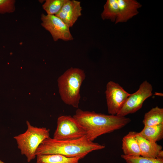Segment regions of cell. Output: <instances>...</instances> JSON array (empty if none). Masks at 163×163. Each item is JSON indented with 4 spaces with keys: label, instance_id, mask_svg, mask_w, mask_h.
<instances>
[{
    "label": "cell",
    "instance_id": "1",
    "mask_svg": "<svg viewBox=\"0 0 163 163\" xmlns=\"http://www.w3.org/2000/svg\"><path fill=\"white\" fill-rule=\"evenodd\" d=\"M73 117L84 130L88 139L92 142L100 136L123 127L131 121L130 118L125 117L107 115L79 108Z\"/></svg>",
    "mask_w": 163,
    "mask_h": 163
},
{
    "label": "cell",
    "instance_id": "2",
    "mask_svg": "<svg viewBox=\"0 0 163 163\" xmlns=\"http://www.w3.org/2000/svg\"><path fill=\"white\" fill-rule=\"evenodd\" d=\"M104 145L89 140L85 136L72 140H60L50 137L45 139L36 152L38 155L57 154L68 158L80 157L82 159L94 151L104 149Z\"/></svg>",
    "mask_w": 163,
    "mask_h": 163
},
{
    "label": "cell",
    "instance_id": "3",
    "mask_svg": "<svg viewBox=\"0 0 163 163\" xmlns=\"http://www.w3.org/2000/svg\"><path fill=\"white\" fill-rule=\"evenodd\" d=\"M85 77L83 70L71 67L59 77L57 82L59 93L65 104L78 108L80 88Z\"/></svg>",
    "mask_w": 163,
    "mask_h": 163
},
{
    "label": "cell",
    "instance_id": "4",
    "mask_svg": "<svg viewBox=\"0 0 163 163\" xmlns=\"http://www.w3.org/2000/svg\"><path fill=\"white\" fill-rule=\"evenodd\" d=\"M26 123V130L13 138L21 154L26 157L29 162L36 157V152L40 145L50 137V130L46 127L34 126L28 120Z\"/></svg>",
    "mask_w": 163,
    "mask_h": 163
},
{
    "label": "cell",
    "instance_id": "5",
    "mask_svg": "<svg viewBox=\"0 0 163 163\" xmlns=\"http://www.w3.org/2000/svg\"><path fill=\"white\" fill-rule=\"evenodd\" d=\"M142 5L134 0H107L101 14L103 20L109 19L115 24L124 22L138 13Z\"/></svg>",
    "mask_w": 163,
    "mask_h": 163
},
{
    "label": "cell",
    "instance_id": "6",
    "mask_svg": "<svg viewBox=\"0 0 163 163\" xmlns=\"http://www.w3.org/2000/svg\"><path fill=\"white\" fill-rule=\"evenodd\" d=\"M85 136L84 130L73 116L62 115L58 118L53 139L60 140H72Z\"/></svg>",
    "mask_w": 163,
    "mask_h": 163
},
{
    "label": "cell",
    "instance_id": "7",
    "mask_svg": "<svg viewBox=\"0 0 163 163\" xmlns=\"http://www.w3.org/2000/svg\"><path fill=\"white\" fill-rule=\"evenodd\" d=\"M152 86L147 81L143 82L136 92L130 94L116 115L125 117L140 110L144 101L152 95Z\"/></svg>",
    "mask_w": 163,
    "mask_h": 163
},
{
    "label": "cell",
    "instance_id": "8",
    "mask_svg": "<svg viewBox=\"0 0 163 163\" xmlns=\"http://www.w3.org/2000/svg\"><path fill=\"white\" fill-rule=\"evenodd\" d=\"M105 93L108 112L112 115L117 114L130 94L119 84L112 81L107 84Z\"/></svg>",
    "mask_w": 163,
    "mask_h": 163
},
{
    "label": "cell",
    "instance_id": "9",
    "mask_svg": "<svg viewBox=\"0 0 163 163\" xmlns=\"http://www.w3.org/2000/svg\"><path fill=\"white\" fill-rule=\"evenodd\" d=\"M41 20V25L50 32L54 41L59 39L66 41L73 40L69 27L56 15L42 14Z\"/></svg>",
    "mask_w": 163,
    "mask_h": 163
},
{
    "label": "cell",
    "instance_id": "10",
    "mask_svg": "<svg viewBox=\"0 0 163 163\" xmlns=\"http://www.w3.org/2000/svg\"><path fill=\"white\" fill-rule=\"evenodd\" d=\"M80 2L67 0L60 11L55 15L59 18L69 28L72 27L82 15Z\"/></svg>",
    "mask_w": 163,
    "mask_h": 163
},
{
    "label": "cell",
    "instance_id": "11",
    "mask_svg": "<svg viewBox=\"0 0 163 163\" xmlns=\"http://www.w3.org/2000/svg\"><path fill=\"white\" fill-rule=\"evenodd\" d=\"M136 138L139 147L141 156L149 158H163V151L161 145L144 138L138 132Z\"/></svg>",
    "mask_w": 163,
    "mask_h": 163
},
{
    "label": "cell",
    "instance_id": "12",
    "mask_svg": "<svg viewBox=\"0 0 163 163\" xmlns=\"http://www.w3.org/2000/svg\"><path fill=\"white\" fill-rule=\"evenodd\" d=\"M137 133L130 131L123 138L122 149L123 155L133 156H141L139 147L136 138Z\"/></svg>",
    "mask_w": 163,
    "mask_h": 163
},
{
    "label": "cell",
    "instance_id": "13",
    "mask_svg": "<svg viewBox=\"0 0 163 163\" xmlns=\"http://www.w3.org/2000/svg\"><path fill=\"white\" fill-rule=\"evenodd\" d=\"M37 163H79L82 159L80 157L68 158L57 154L38 155Z\"/></svg>",
    "mask_w": 163,
    "mask_h": 163
},
{
    "label": "cell",
    "instance_id": "14",
    "mask_svg": "<svg viewBox=\"0 0 163 163\" xmlns=\"http://www.w3.org/2000/svg\"><path fill=\"white\" fill-rule=\"evenodd\" d=\"M138 134L148 140L156 142L163 138V124L144 126Z\"/></svg>",
    "mask_w": 163,
    "mask_h": 163
},
{
    "label": "cell",
    "instance_id": "15",
    "mask_svg": "<svg viewBox=\"0 0 163 163\" xmlns=\"http://www.w3.org/2000/svg\"><path fill=\"white\" fill-rule=\"evenodd\" d=\"M142 123L144 126L163 124V108L158 106L145 113Z\"/></svg>",
    "mask_w": 163,
    "mask_h": 163
},
{
    "label": "cell",
    "instance_id": "16",
    "mask_svg": "<svg viewBox=\"0 0 163 163\" xmlns=\"http://www.w3.org/2000/svg\"><path fill=\"white\" fill-rule=\"evenodd\" d=\"M67 0H46L42 5L47 15H55L61 10Z\"/></svg>",
    "mask_w": 163,
    "mask_h": 163
},
{
    "label": "cell",
    "instance_id": "17",
    "mask_svg": "<svg viewBox=\"0 0 163 163\" xmlns=\"http://www.w3.org/2000/svg\"><path fill=\"white\" fill-rule=\"evenodd\" d=\"M121 157L126 163H163V158H149L141 156H133L123 154Z\"/></svg>",
    "mask_w": 163,
    "mask_h": 163
},
{
    "label": "cell",
    "instance_id": "18",
    "mask_svg": "<svg viewBox=\"0 0 163 163\" xmlns=\"http://www.w3.org/2000/svg\"><path fill=\"white\" fill-rule=\"evenodd\" d=\"M15 2L14 0H0V14L14 12L15 9Z\"/></svg>",
    "mask_w": 163,
    "mask_h": 163
},
{
    "label": "cell",
    "instance_id": "19",
    "mask_svg": "<svg viewBox=\"0 0 163 163\" xmlns=\"http://www.w3.org/2000/svg\"><path fill=\"white\" fill-rule=\"evenodd\" d=\"M0 163H5L0 159Z\"/></svg>",
    "mask_w": 163,
    "mask_h": 163
}]
</instances>
